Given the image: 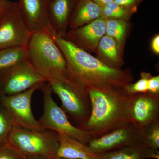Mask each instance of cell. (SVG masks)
Instances as JSON below:
<instances>
[{
    "label": "cell",
    "mask_w": 159,
    "mask_h": 159,
    "mask_svg": "<svg viewBox=\"0 0 159 159\" xmlns=\"http://www.w3.org/2000/svg\"><path fill=\"white\" fill-rule=\"evenodd\" d=\"M48 30L65 58L69 81L78 90L87 93L89 86L124 87L131 84L132 77L127 71L106 64L55 33L51 27Z\"/></svg>",
    "instance_id": "cell-1"
},
{
    "label": "cell",
    "mask_w": 159,
    "mask_h": 159,
    "mask_svg": "<svg viewBox=\"0 0 159 159\" xmlns=\"http://www.w3.org/2000/svg\"><path fill=\"white\" fill-rule=\"evenodd\" d=\"M91 109L89 119L77 127L94 139L129 123L127 107L129 95L124 87L106 85L86 88Z\"/></svg>",
    "instance_id": "cell-2"
},
{
    "label": "cell",
    "mask_w": 159,
    "mask_h": 159,
    "mask_svg": "<svg viewBox=\"0 0 159 159\" xmlns=\"http://www.w3.org/2000/svg\"><path fill=\"white\" fill-rule=\"evenodd\" d=\"M26 49L27 60L48 80L70 83L65 58L48 29L31 33Z\"/></svg>",
    "instance_id": "cell-3"
},
{
    "label": "cell",
    "mask_w": 159,
    "mask_h": 159,
    "mask_svg": "<svg viewBox=\"0 0 159 159\" xmlns=\"http://www.w3.org/2000/svg\"><path fill=\"white\" fill-rule=\"evenodd\" d=\"M6 144L24 158L55 159L59 142L57 133L53 131H33L15 125Z\"/></svg>",
    "instance_id": "cell-4"
},
{
    "label": "cell",
    "mask_w": 159,
    "mask_h": 159,
    "mask_svg": "<svg viewBox=\"0 0 159 159\" xmlns=\"http://www.w3.org/2000/svg\"><path fill=\"white\" fill-rule=\"evenodd\" d=\"M44 83L40 89L43 93V114L38 120L45 129L74 138L87 144L94 139L90 133L74 126L69 121L65 112L53 99L49 84Z\"/></svg>",
    "instance_id": "cell-5"
},
{
    "label": "cell",
    "mask_w": 159,
    "mask_h": 159,
    "mask_svg": "<svg viewBox=\"0 0 159 159\" xmlns=\"http://www.w3.org/2000/svg\"><path fill=\"white\" fill-rule=\"evenodd\" d=\"M43 83L36 84L19 93L0 96L1 102L11 117L15 125L29 130H46L34 118L31 106L33 94L35 91L40 89Z\"/></svg>",
    "instance_id": "cell-6"
},
{
    "label": "cell",
    "mask_w": 159,
    "mask_h": 159,
    "mask_svg": "<svg viewBox=\"0 0 159 159\" xmlns=\"http://www.w3.org/2000/svg\"><path fill=\"white\" fill-rule=\"evenodd\" d=\"M0 74L2 75L0 79L2 95L19 93L36 84L48 82L47 78L41 75L27 60Z\"/></svg>",
    "instance_id": "cell-7"
},
{
    "label": "cell",
    "mask_w": 159,
    "mask_h": 159,
    "mask_svg": "<svg viewBox=\"0 0 159 159\" xmlns=\"http://www.w3.org/2000/svg\"><path fill=\"white\" fill-rule=\"evenodd\" d=\"M47 82L52 92L60 99L62 109L72 116L78 122V125L88 120L90 110L87 95L83 93L69 82L54 79H49Z\"/></svg>",
    "instance_id": "cell-8"
},
{
    "label": "cell",
    "mask_w": 159,
    "mask_h": 159,
    "mask_svg": "<svg viewBox=\"0 0 159 159\" xmlns=\"http://www.w3.org/2000/svg\"><path fill=\"white\" fill-rule=\"evenodd\" d=\"M31 33L17 2L13 3L0 22V49L16 47L26 48Z\"/></svg>",
    "instance_id": "cell-9"
},
{
    "label": "cell",
    "mask_w": 159,
    "mask_h": 159,
    "mask_svg": "<svg viewBox=\"0 0 159 159\" xmlns=\"http://www.w3.org/2000/svg\"><path fill=\"white\" fill-rule=\"evenodd\" d=\"M139 145H145L142 129L130 122L93 139L87 144L96 154L115 148Z\"/></svg>",
    "instance_id": "cell-10"
},
{
    "label": "cell",
    "mask_w": 159,
    "mask_h": 159,
    "mask_svg": "<svg viewBox=\"0 0 159 159\" xmlns=\"http://www.w3.org/2000/svg\"><path fill=\"white\" fill-rule=\"evenodd\" d=\"M127 112L129 122L139 129L159 121V94L147 92L129 95Z\"/></svg>",
    "instance_id": "cell-11"
},
{
    "label": "cell",
    "mask_w": 159,
    "mask_h": 159,
    "mask_svg": "<svg viewBox=\"0 0 159 159\" xmlns=\"http://www.w3.org/2000/svg\"><path fill=\"white\" fill-rule=\"evenodd\" d=\"M21 13L31 33L50 28L48 0H19Z\"/></svg>",
    "instance_id": "cell-12"
},
{
    "label": "cell",
    "mask_w": 159,
    "mask_h": 159,
    "mask_svg": "<svg viewBox=\"0 0 159 159\" xmlns=\"http://www.w3.org/2000/svg\"><path fill=\"white\" fill-rule=\"evenodd\" d=\"M106 22L104 18L100 17L85 26L72 29L67 40L79 48L95 49L106 33Z\"/></svg>",
    "instance_id": "cell-13"
},
{
    "label": "cell",
    "mask_w": 159,
    "mask_h": 159,
    "mask_svg": "<svg viewBox=\"0 0 159 159\" xmlns=\"http://www.w3.org/2000/svg\"><path fill=\"white\" fill-rule=\"evenodd\" d=\"M77 0H48L50 26L55 33L64 38L68 24Z\"/></svg>",
    "instance_id": "cell-14"
},
{
    "label": "cell",
    "mask_w": 159,
    "mask_h": 159,
    "mask_svg": "<svg viewBox=\"0 0 159 159\" xmlns=\"http://www.w3.org/2000/svg\"><path fill=\"white\" fill-rule=\"evenodd\" d=\"M58 145L57 157L66 159H96L88 146L77 139L62 134H57Z\"/></svg>",
    "instance_id": "cell-15"
},
{
    "label": "cell",
    "mask_w": 159,
    "mask_h": 159,
    "mask_svg": "<svg viewBox=\"0 0 159 159\" xmlns=\"http://www.w3.org/2000/svg\"><path fill=\"white\" fill-rule=\"evenodd\" d=\"M159 159V151L145 145L125 146L97 154L96 159Z\"/></svg>",
    "instance_id": "cell-16"
},
{
    "label": "cell",
    "mask_w": 159,
    "mask_h": 159,
    "mask_svg": "<svg viewBox=\"0 0 159 159\" xmlns=\"http://www.w3.org/2000/svg\"><path fill=\"white\" fill-rule=\"evenodd\" d=\"M101 7L92 0H77L70 19V27L77 29L101 17Z\"/></svg>",
    "instance_id": "cell-17"
},
{
    "label": "cell",
    "mask_w": 159,
    "mask_h": 159,
    "mask_svg": "<svg viewBox=\"0 0 159 159\" xmlns=\"http://www.w3.org/2000/svg\"><path fill=\"white\" fill-rule=\"evenodd\" d=\"M26 60L27 51L25 47L0 49V73Z\"/></svg>",
    "instance_id": "cell-18"
},
{
    "label": "cell",
    "mask_w": 159,
    "mask_h": 159,
    "mask_svg": "<svg viewBox=\"0 0 159 159\" xmlns=\"http://www.w3.org/2000/svg\"><path fill=\"white\" fill-rule=\"evenodd\" d=\"M127 25L122 19H109L106 22V33L107 36L121 44L125 37Z\"/></svg>",
    "instance_id": "cell-19"
},
{
    "label": "cell",
    "mask_w": 159,
    "mask_h": 159,
    "mask_svg": "<svg viewBox=\"0 0 159 159\" xmlns=\"http://www.w3.org/2000/svg\"><path fill=\"white\" fill-rule=\"evenodd\" d=\"M145 145L155 150L159 149V121L149 123L141 129Z\"/></svg>",
    "instance_id": "cell-20"
},
{
    "label": "cell",
    "mask_w": 159,
    "mask_h": 159,
    "mask_svg": "<svg viewBox=\"0 0 159 159\" xmlns=\"http://www.w3.org/2000/svg\"><path fill=\"white\" fill-rule=\"evenodd\" d=\"M101 9V17L111 19L126 18L129 16L132 10L120 6L114 1L102 6Z\"/></svg>",
    "instance_id": "cell-21"
},
{
    "label": "cell",
    "mask_w": 159,
    "mask_h": 159,
    "mask_svg": "<svg viewBox=\"0 0 159 159\" xmlns=\"http://www.w3.org/2000/svg\"><path fill=\"white\" fill-rule=\"evenodd\" d=\"M98 45L99 50L104 56L113 62H118L119 52L117 43L115 39L105 35L100 39Z\"/></svg>",
    "instance_id": "cell-22"
},
{
    "label": "cell",
    "mask_w": 159,
    "mask_h": 159,
    "mask_svg": "<svg viewBox=\"0 0 159 159\" xmlns=\"http://www.w3.org/2000/svg\"><path fill=\"white\" fill-rule=\"evenodd\" d=\"M14 125L7 111L0 108V145L6 144Z\"/></svg>",
    "instance_id": "cell-23"
},
{
    "label": "cell",
    "mask_w": 159,
    "mask_h": 159,
    "mask_svg": "<svg viewBox=\"0 0 159 159\" xmlns=\"http://www.w3.org/2000/svg\"><path fill=\"white\" fill-rule=\"evenodd\" d=\"M150 77V74L144 72L142 73L141 79L137 82L124 87L126 93L129 95H134L148 92V81Z\"/></svg>",
    "instance_id": "cell-24"
},
{
    "label": "cell",
    "mask_w": 159,
    "mask_h": 159,
    "mask_svg": "<svg viewBox=\"0 0 159 159\" xmlns=\"http://www.w3.org/2000/svg\"><path fill=\"white\" fill-rule=\"evenodd\" d=\"M25 158L6 144L0 145V159H24Z\"/></svg>",
    "instance_id": "cell-25"
},
{
    "label": "cell",
    "mask_w": 159,
    "mask_h": 159,
    "mask_svg": "<svg viewBox=\"0 0 159 159\" xmlns=\"http://www.w3.org/2000/svg\"><path fill=\"white\" fill-rule=\"evenodd\" d=\"M148 92L151 93L159 94V76L151 77L148 79Z\"/></svg>",
    "instance_id": "cell-26"
},
{
    "label": "cell",
    "mask_w": 159,
    "mask_h": 159,
    "mask_svg": "<svg viewBox=\"0 0 159 159\" xmlns=\"http://www.w3.org/2000/svg\"><path fill=\"white\" fill-rule=\"evenodd\" d=\"M13 3L8 0H0V22L9 11Z\"/></svg>",
    "instance_id": "cell-27"
},
{
    "label": "cell",
    "mask_w": 159,
    "mask_h": 159,
    "mask_svg": "<svg viewBox=\"0 0 159 159\" xmlns=\"http://www.w3.org/2000/svg\"><path fill=\"white\" fill-rule=\"evenodd\" d=\"M139 0H114V2L120 6L130 9H133Z\"/></svg>",
    "instance_id": "cell-28"
},
{
    "label": "cell",
    "mask_w": 159,
    "mask_h": 159,
    "mask_svg": "<svg viewBox=\"0 0 159 159\" xmlns=\"http://www.w3.org/2000/svg\"><path fill=\"white\" fill-rule=\"evenodd\" d=\"M152 50L157 54L159 53V36L157 35L153 39L152 43Z\"/></svg>",
    "instance_id": "cell-29"
},
{
    "label": "cell",
    "mask_w": 159,
    "mask_h": 159,
    "mask_svg": "<svg viewBox=\"0 0 159 159\" xmlns=\"http://www.w3.org/2000/svg\"><path fill=\"white\" fill-rule=\"evenodd\" d=\"M92 1L97 4L98 6L102 7L109 3L113 2L114 0H92Z\"/></svg>",
    "instance_id": "cell-30"
},
{
    "label": "cell",
    "mask_w": 159,
    "mask_h": 159,
    "mask_svg": "<svg viewBox=\"0 0 159 159\" xmlns=\"http://www.w3.org/2000/svg\"><path fill=\"white\" fill-rule=\"evenodd\" d=\"M24 159H45L42 157H29L25 158Z\"/></svg>",
    "instance_id": "cell-31"
},
{
    "label": "cell",
    "mask_w": 159,
    "mask_h": 159,
    "mask_svg": "<svg viewBox=\"0 0 159 159\" xmlns=\"http://www.w3.org/2000/svg\"><path fill=\"white\" fill-rule=\"evenodd\" d=\"M2 83L0 82V96L2 95Z\"/></svg>",
    "instance_id": "cell-32"
},
{
    "label": "cell",
    "mask_w": 159,
    "mask_h": 159,
    "mask_svg": "<svg viewBox=\"0 0 159 159\" xmlns=\"http://www.w3.org/2000/svg\"><path fill=\"white\" fill-rule=\"evenodd\" d=\"M55 159H66L60 158L57 157V158H56Z\"/></svg>",
    "instance_id": "cell-33"
}]
</instances>
